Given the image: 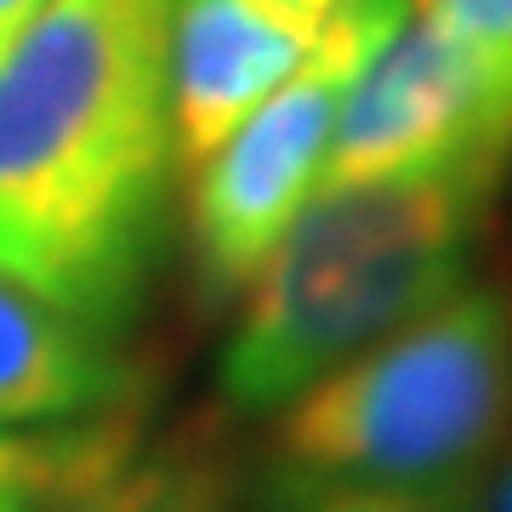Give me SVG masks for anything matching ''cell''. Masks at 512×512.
Listing matches in <instances>:
<instances>
[{"mask_svg":"<svg viewBox=\"0 0 512 512\" xmlns=\"http://www.w3.org/2000/svg\"><path fill=\"white\" fill-rule=\"evenodd\" d=\"M171 177V0H46L0 52V274L120 336Z\"/></svg>","mask_w":512,"mask_h":512,"instance_id":"obj_1","label":"cell"},{"mask_svg":"<svg viewBox=\"0 0 512 512\" xmlns=\"http://www.w3.org/2000/svg\"><path fill=\"white\" fill-rule=\"evenodd\" d=\"M490 177H382L319 188L239 291L217 359V399L274 421L353 353L439 308L473 279L495 200Z\"/></svg>","mask_w":512,"mask_h":512,"instance_id":"obj_2","label":"cell"},{"mask_svg":"<svg viewBox=\"0 0 512 512\" xmlns=\"http://www.w3.org/2000/svg\"><path fill=\"white\" fill-rule=\"evenodd\" d=\"M512 444V285L467 279L274 416L268 495H461Z\"/></svg>","mask_w":512,"mask_h":512,"instance_id":"obj_3","label":"cell"},{"mask_svg":"<svg viewBox=\"0 0 512 512\" xmlns=\"http://www.w3.org/2000/svg\"><path fill=\"white\" fill-rule=\"evenodd\" d=\"M404 12L410 0H348L308 63L188 171V251L205 302H239L302 205L319 194L342 97Z\"/></svg>","mask_w":512,"mask_h":512,"instance_id":"obj_4","label":"cell"},{"mask_svg":"<svg viewBox=\"0 0 512 512\" xmlns=\"http://www.w3.org/2000/svg\"><path fill=\"white\" fill-rule=\"evenodd\" d=\"M512 165V69L433 12H410L342 97L325 183L490 177Z\"/></svg>","mask_w":512,"mask_h":512,"instance_id":"obj_5","label":"cell"},{"mask_svg":"<svg viewBox=\"0 0 512 512\" xmlns=\"http://www.w3.org/2000/svg\"><path fill=\"white\" fill-rule=\"evenodd\" d=\"M348 0H171V148L177 171L211 154L285 86Z\"/></svg>","mask_w":512,"mask_h":512,"instance_id":"obj_6","label":"cell"},{"mask_svg":"<svg viewBox=\"0 0 512 512\" xmlns=\"http://www.w3.org/2000/svg\"><path fill=\"white\" fill-rule=\"evenodd\" d=\"M137 393V365L103 330L80 325L18 279L0 274V427L120 416Z\"/></svg>","mask_w":512,"mask_h":512,"instance_id":"obj_7","label":"cell"},{"mask_svg":"<svg viewBox=\"0 0 512 512\" xmlns=\"http://www.w3.org/2000/svg\"><path fill=\"white\" fill-rule=\"evenodd\" d=\"M137 461V416L0 427V512H52Z\"/></svg>","mask_w":512,"mask_h":512,"instance_id":"obj_8","label":"cell"},{"mask_svg":"<svg viewBox=\"0 0 512 512\" xmlns=\"http://www.w3.org/2000/svg\"><path fill=\"white\" fill-rule=\"evenodd\" d=\"M52 512H228L222 501V484L200 467H183V461H148L137 467L131 461L126 473H114L109 484L74 495Z\"/></svg>","mask_w":512,"mask_h":512,"instance_id":"obj_9","label":"cell"},{"mask_svg":"<svg viewBox=\"0 0 512 512\" xmlns=\"http://www.w3.org/2000/svg\"><path fill=\"white\" fill-rule=\"evenodd\" d=\"M416 6L512 69V0H416Z\"/></svg>","mask_w":512,"mask_h":512,"instance_id":"obj_10","label":"cell"},{"mask_svg":"<svg viewBox=\"0 0 512 512\" xmlns=\"http://www.w3.org/2000/svg\"><path fill=\"white\" fill-rule=\"evenodd\" d=\"M274 512H467V490L461 495H313V501H291Z\"/></svg>","mask_w":512,"mask_h":512,"instance_id":"obj_11","label":"cell"},{"mask_svg":"<svg viewBox=\"0 0 512 512\" xmlns=\"http://www.w3.org/2000/svg\"><path fill=\"white\" fill-rule=\"evenodd\" d=\"M467 512H512V444L467 484Z\"/></svg>","mask_w":512,"mask_h":512,"instance_id":"obj_12","label":"cell"},{"mask_svg":"<svg viewBox=\"0 0 512 512\" xmlns=\"http://www.w3.org/2000/svg\"><path fill=\"white\" fill-rule=\"evenodd\" d=\"M40 6H46V0H0V52L23 35V23L35 18Z\"/></svg>","mask_w":512,"mask_h":512,"instance_id":"obj_13","label":"cell"}]
</instances>
